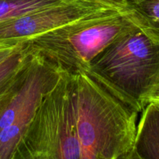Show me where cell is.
<instances>
[{
	"instance_id": "cell-1",
	"label": "cell",
	"mask_w": 159,
	"mask_h": 159,
	"mask_svg": "<svg viewBox=\"0 0 159 159\" xmlns=\"http://www.w3.org/2000/svg\"><path fill=\"white\" fill-rule=\"evenodd\" d=\"M80 159H120L134 149L138 115L86 71L74 74Z\"/></svg>"
},
{
	"instance_id": "cell-2",
	"label": "cell",
	"mask_w": 159,
	"mask_h": 159,
	"mask_svg": "<svg viewBox=\"0 0 159 159\" xmlns=\"http://www.w3.org/2000/svg\"><path fill=\"white\" fill-rule=\"evenodd\" d=\"M85 71L124 103L141 113L159 79V43L134 23Z\"/></svg>"
},
{
	"instance_id": "cell-3",
	"label": "cell",
	"mask_w": 159,
	"mask_h": 159,
	"mask_svg": "<svg viewBox=\"0 0 159 159\" xmlns=\"http://www.w3.org/2000/svg\"><path fill=\"white\" fill-rule=\"evenodd\" d=\"M127 9H110L68 23L24 42L39 54L75 74L91 62L133 25Z\"/></svg>"
},
{
	"instance_id": "cell-4",
	"label": "cell",
	"mask_w": 159,
	"mask_h": 159,
	"mask_svg": "<svg viewBox=\"0 0 159 159\" xmlns=\"http://www.w3.org/2000/svg\"><path fill=\"white\" fill-rule=\"evenodd\" d=\"M9 159H80L74 74L64 71Z\"/></svg>"
},
{
	"instance_id": "cell-5",
	"label": "cell",
	"mask_w": 159,
	"mask_h": 159,
	"mask_svg": "<svg viewBox=\"0 0 159 159\" xmlns=\"http://www.w3.org/2000/svg\"><path fill=\"white\" fill-rule=\"evenodd\" d=\"M63 69L39 54L31 57L0 100V159H9L40 102L60 80Z\"/></svg>"
},
{
	"instance_id": "cell-6",
	"label": "cell",
	"mask_w": 159,
	"mask_h": 159,
	"mask_svg": "<svg viewBox=\"0 0 159 159\" xmlns=\"http://www.w3.org/2000/svg\"><path fill=\"white\" fill-rule=\"evenodd\" d=\"M128 0H71L0 22V46H15L68 23L110 9H127Z\"/></svg>"
},
{
	"instance_id": "cell-7",
	"label": "cell",
	"mask_w": 159,
	"mask_h": 159,
	"mask_svg": "<svg viewBox=\"0 0 159 159\" xmlns=\"http://www.w3.org/2000/svg\"><path fill=\"white\" fill-rule=\"evenodd\" d=\"M141 113L134 151L141 159H159V107L148 103Z\"/></svg>"
},
{
	"instance_id": "cell-8",
	"label": "cell",
	"mask_w": 159,
	"mask_h": 159,
	"mask_svg": "<svg viewBox=\"0 0 159 159\" xmlns=\"http://www.w3.org/2000/svg\"><path fill=\"white\" fill-rule=\"evenodd\" d=\"M134 23L159 43V0H128Z\"/></svg>"
},
{
	"instance_id": "cell-9",
	"label": "cell",
	"mask_w": 159,
	"mask_h": 159,
	"mask_svg": "<svg viewBox=\"0 0 159 159\" xmlns=\"http://www.w3.org/2000/svg\"><path fill=\"white\" fill-rule=\"evenodd\" d=\"M31 54L27 44L22 43L10 57L0 63V100L10 89Z\"/></svg>"
},
{
	"instance_id": "cell-10",
	"label": "cell",
	"mask_w": 159,
	"mask_h": 159,
	"mask_svg": "<svg viewBox=\"0 0 159 159\" xmlns=\"http://www.w3.org/2000/svg\"><path fill=\"white\" fill-rule=\"evenodd\" d=\"M146 103L147 105L148 103H152L159 107V79L149 93L146 99Z\"/></svg>"
},
{
	"instance_id": "cell-11",
	"label": "cell",
	"mask_w": 159,
	"mask_h": 159,
	"mask_svg": "<svg viewBox=\"0 0 159 159\" xmlns=\"http://www.w3.org/2000/svg\"><path fill=\"white\" fill-rule=\"evenodd\" d=\"M20 44L15 45V46H0V63L10 57L20 46Z\"/></svg>"
},
{
	"instance_id": "cell-12",
	"label": "cell",
	"mask_w": 159,
	"mask_h": 159,
	"mask_svg": "<svg viewBox=\"0 0 159 159\" xmlns=\"http://www.w3.org/2000/svg\"><path fill=\"white\" fill-rule=\"evenodd\" d=\"M120 159H141V158L138 156V155L136 153L134 149L130 154H128V155H126V156L123 157V158H121Z\"/></svg>"
}]
</instances>
